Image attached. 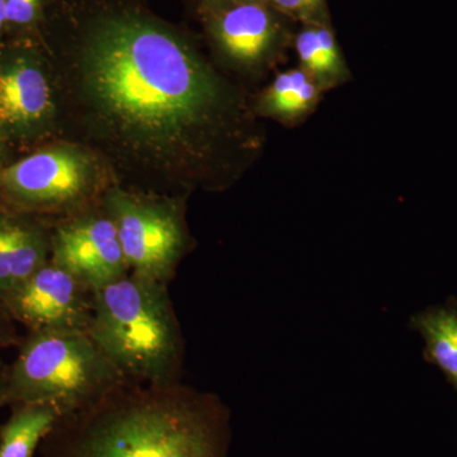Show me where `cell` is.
<instances>
[{
	"instance_id": "1",
	"label": "cell",
	"mask_w": 457,
	"mask_h": 457,
	"mask_svg": "<svg viewBox=\"0 0 457 457\" xmlns=\"http://www.w3.org/2000/svg\"><path fill=\"white\" fill-rule=\"evenodd\" d=\"M53 71L86 134L141 182L225 188L260 146L242 96L187 41L140 14L96 17Z\"/></svg>"
},
{
	"instance_id": "2",
	"label": "cell",
	"mask_w": 457,
	"mask_h": 457,
	"mask_svg": "<svg viewBox=\"0 0 457 457\" xmlns=\"http://www.w3.org/2000/svg\"><path fill=\"white\" fill-rule=\"evenodd\" d=\"M230 411L218 395L179 383L125 380L65 414L42 457H228Z\"/></svg>"
},
{
	"instance_id": "3",
	"label": "cell",
	"mask_w": 457,
	"mask_h": 457,
	"mask_svg": "<svg viewBox=\"0 0 457 457\" xmlns=\"http://www.w3.org/2000/svg\"><path fill=\"white\" fill-rule=\"evenodd\" d=\"M87 333L126 380L182 381L185 339L168 284L129 273L96 290Z\"/></svg>"
},
{
	"instance_id": "4",
	"label": "cell",
	"mask_w": 457,
	"mask_h": 457,
	"mask_svg": "<svg viewBox=\"0 0 457 457\" xmlns=\"http://www.w3.org/2000/svg\"><path fill=\"white\" fill-rule=\"evenodd\" d=\"M125 380L83 330L27 332L9 366L8 405L50 403L65 416L89 407Z\"/></svg>"
},
{
	"instance_id": "5",
	"label": "cell",
	"mask_w": 457,
	"mask_h": 457,
	"mask_svg": "<svg viewBox=\"0 0 457 457\" xmlns=\"http://www.w3.org/2000/svg\"><path fill=\"white\" fill-rule=\"evenodd\" d=\"M88 155L71 146L38 150L0 168V210L59 219L97 204V177Z\"/></svg>"
},
{
	"instance_id": "6",
	"label": "cell",
	"mask_w": 457,
	"mask_h": 457,
	"mask_svg": "<svg viewBox=\"0 0 457 457\" xmlns=\"http://www.w3.org/2000/svg\"><path fill=\"white\" fill-rule=\"evenodd\" d=\"M102 204L116 225L130 273L170 285L189 245L180 201L112 188Z\"/></svg>"
},
{
	"instance_id": "7",
	"label": "cell",
	"mask_w": 457,
	"mask_h": 457,
	"mask_svg": "<svg viewBox=\"0 0 457 457\" xmlns=\"http://www.w3.org/2000/svg\"><path fill=\"white\" fill-rule=\"evenodd\" d=\"M50 261L95 291L130 273L102 201L51 227Z\"/></svg>"
},
{
	"instance_id": "8",
	"label": "cell",
	"mask_w": 457,
	"mask_h": 457,
	"mask_svg": "<svg viewBox=\"0 0 457 457\" xmlns=\"http://www.w3.org/2000/svg\"><path fill=\"white\" fill-rule=\"evenodd\" d=\"M209 27L222 55L243 68H263L294 42V22L269 3L212 0Z\"/></svg>"
},
{
	"instance_id": "9",
	"label": "cell",
	"mask_w": 457,
	"mask_h": 457,
	"mask_svg": "<svg viewBox=\"0 0 457 457\" xmlns=\"http://www.w3.org/2000/svg\"><path fill=\"white\" fill-rule=\"evenodd\" d=\"M53 75L40 55L12 50L0 55V121L8 141L31 143L56 116Z\"/></svg>"
},
{
	"instance_id": "10",
	"label": "cell",
	"mask_w": 457,
	"mask_h": 457,
	"mask_svg": "<svg viewBox=\"0 0 457 457\" xmlns=\"http://www.w3.org/2000/svg\"><path fill=\"white\" fill-rule=\"evenodd\" d=\"M0 303L27 332H87L92 320L95 290L49 261Z\"/></svg>"
},
{
	"instance_id": "11",
	"label": "cell",
	"mask_w": 457,
	"mask_h": 457,
	"mask_svg": "<svg viewBox=\"0 0 457 457\" xmlns=\"http://www.w3.org/2000/svg\"><path fill=\"white\" fill-rule=\"evenodd\" d=\"M50 249L44 219L0 210V302L50 261Z\"/></svg>"
},
{
	"instance_id": "12",
	"label": "cell",
	"mask_w": 457,
	"mask_h": 457,
	"mask_svg": "<svg viewBox=\"0 0 457 457\" xmlns=\"http://www.w3.org/2000/svg\"><path fill=\"white\" fill-rule=\"evenodd\" d=\"M409 327L425 339L423 356L441 370L447 383L457 392V302L453 297L445 305L432 306L413 315Z\"/></svg>"
},
{
	"instance_id": "13",
	"label": "cell",
	"mask_w": 457,
	"mask_h": 457,
	"mask_svg": "<svg viewBox=\"0 0 457 457\" xmlns=\"http://www.w3.org/2000/svg\"><path fill=\"white\" fill-rule=\"evenodd\" d=\"M294 45L302 69L321 89L332 88L347 79V66L330 22L302 25L295 33Z\"/></svg>"
},
{
	"instance_id": "14",
	"label": "cell",
	"mask_w": 457,
	"mask_h": 457,
	"mask_svg": "<svg viewBox=\"0 0 457 457\" xmlns=\"http://www.w3.org/2000/svg\"><path fill=\"white\" fill-rule=\"evenodd\" d=\"M0 427V457H33L62 417L50 403H18Z\"/></svg>"
},
{
	"instance_id": "15",
	"label": "cell",
	"mask_w": 457,
	"mask_h": 457,
	"mask_svg": "<svg viewBox=\"0 0 457 457\" xmlns=\"http://www.w3.org/2000/svg\"><path fill=\"white\" fill-rule=\"evenodd\" d=\"M321 90L303 69H291L278 74L263 93L261 112L279 121H297L317 106Z\"/></svg>"
},
{
	"instance_id": "16",
	"label": "cell",
	"mask_w": 457,
	"mask_h": 457,
	"mask_svg": "<svg viewBox=\"0 0 457 457\" xmlns=\"http://www.w3.org/2000/svg\"><path fill=\"white\" fill-rule=\"evenodd\" d=\"M267 3L294 23L330 22L327 0H267Z\"/></svg>"
},
{
	"instance_id": "17",
	"label": "cell",
	"mask_w": 457,
	"mask_h": 457,
	"mask_svg": "<svg viewBox=\"0 0 457 457\" xmlns=\"http://www.w3.org/2000/svg\"><path fill=\"white\" fill-rule=\"evenodd\" d=\"M41 0H5L7 25L29 26L37 18Z\"/></svg>"
},
{
	"instance_id": "18",
	"label": "cell",
	"mask_w": 457,
	"mask_h": 457,
	"mask_svg": "<svg viewBox=\"0 0 457 457\" xmlns=\"http://www.w3.org/2000/svg\"><path fill=\"white\" fill-rule=\"evenodd\" d=\"M16 321L0 303V350L20 345L22 337L18 335Z\"/></svg>"
},
{
	"instance_id": "19",
	"label": "cell",
	"mask_w": 457,
	"mask_h": 457,
	"mask_svg": "<svg viewBox=\"0 0 457 457\" xmlns=\"http://www.w3.org/2000/svg\"><path fill=\"white\" fill-rule=\"evenodd\" d=\"M9 366L0 357V409L8 405Z\"/></svg>"
},
{
	"instance_id": "20",
	"label": "cell",
	"mask_w": 457,
	"mask_h": 457,
	"mask_svg": "<svg viewBox=\"0 0 457 457\" xmlns=\"http://www.w3.org/2000/svg\"><path fill=\"white\" fill-rule=\"evenodd\" d=\"M7 137H5L4 129H3L2 121H0V162L4 155L5 144H7Z\"/></svg>"
},
{
	"instance_id": "21",
	"label": "cell",
	"mask_w": 457,
	"mask_h": 457,
	"mask_svg": "<svg viewBox=\"0 0 457 457\" xmlns=\"http://www.w3.org/2000/svg\"><path fill=\"white\" fill-rule=\"evenodd\" d=\"M7 26V18H5V0H0V33Z\"/></svg>"
},
{
	"instance_id": "22",
	"label": "cell",
	"mask_w": 457,
	"mask_h": 457,
	"mask_svg": "<svg viewBox=\"0 0 457 457\" xmlns=\"http://www.w3.org/2000/svg\"><path fill=\"white\" fill-rule=\"evenodd\" d=\"M228 2H252V3H267V0H228Z\"/></svg>"
}]
</instances>
